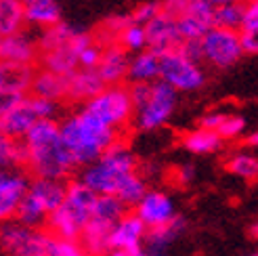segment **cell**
Returning <instances> with one entry per match:
<instances>
[{
	"label": "cell",
	"mask_w": 258,
	"mask_h": 256,
	"mask_svg": "<svg viewBox=\"0 0 258 256\" xmlns=\"http://www.w3.org/2000/svg\"><path fill=\"white\" fill-rule=\"evenodd\" d=\"M38 57H40L38 40L28 30L5 36L0 40V61L21 63V66H38Z\"/></svg>",
	"instance_id": "15"
},
{
	"label": "cell",
	"mask_w": 258,
	"mask_h": 256,
	"mask_svg": "<svg viewBox=\"0 0 258 256\" xmlns=\"http://www.w3.org/2000/svg\"><path fill=\"white\" fill-rule=\"evenodd\" d=\"M180 143H183V147L189 153H193V156H210V153H218L223 149L225 141L216 133L198 126V128H193V131H187Z\"/></svg>",
	"instance_id": "26"
},
{
	"label": "cell",
	"mask_w": 258,
	"mask_h": 256,
	"mask_svg": "<svg viewBox=\"0 0 258 256\" xmlns=\"http://www.w3.org/2000/svg\"><path fill=\"white\" fill-rule=\"evenodd\" d=\"M63 145L68 147L74 164L78 168L93 164L111 143L120 139V133L97 120L86 109L74 111L59 122Z\"/></svg>",
	"instance_id": "2"
},
{
	"label": "cell",
	"mask_w": 258,
	"mask_h": 256,
	"mask_svg": "<svg viewBox=\"0 0 258 256\" xmlns=\"http://www.w3.org/2000/svg\"><path fill=\"white\" fill-rule=\"evenodd\" d=\"M28 101H30V105H32L38 120H55L57 118L61 103H53V101H46V99H40V97H32V95H28Z\"/></svg>",
	"instance_id": "37"
},
{
	"label": "cell",
	"mask_w": 258,
	"mask_h": 256,
	"mask_svg": "<svg viewBox=\"0 0 258 256\" xmlns=\"http://www.w3.org/2000/svg\"><path fill=\"white\" fill-rule=\"evenodd\" d=\"M176 183L178 185H191L193 181H196V166L193 164H183L176 168Z\"/></svg>",
	"instance_id": "45"
},
{
	"label": "cell",
	"mask_w": 258,
	"mask_h": 256,
	"mask_svg": "<svg viewBox=\"0 0 258 256\" xmlns=\"http://www.w3.org/2000/svg\"><path fill=\"white\" fill-rule=\"evenodd\" d=\"M25 30L23 0H0V38Z\"/></svg>",
	"instance_id": "27"
},
{
	"label": "cell",
	"mask_w": 258,
	"mask_h": 256,
	"mask_svg": "<svg viewBox=\"0 0 258 256\" xmlns=\"http://www.w3.org/2000/svg\"><path fill=\"white\" fill-rule=\"evenodd\" d=\"M34 74H36V66H21V63L0 61V88L25 97L30 93Z\"/></svg>",
	"instance_id": "24"
},
{
	"label": "cell",
	"mask_w": 258,
	"mask_h": 256,
	"mask_svg": "<svg viewBox=\"0 0 258 256\" xmlns=\"http://www.w3.org/2000/svg\"><path fill=\"white\" fill-rule=\"evenodd\" d=\"M227 170L237 176L243 178V181H256L258 176V158L256 153L250 149H241V151H233L227 158Z\"/></svg>",
	"instance_id": "28"
},
{
	"label": "cell",
	"mask_w": 258,
	"mask_h": 256,
	"mask_svg": "<svg viewBox=\"0 0 258 256\" xmlns=\"http://www.w3.org/2000/svg\"><path fill=\"white\" fill-rule=\"evenodd\" d=\"M126 88H128V97H131V103H133L135 111L139 107H143L145 101L151 95V84H126Z\"/></svg>",
	"instance_id": "40"
},
{
	"label": "cell",
	"mask_w": 258,
	"mask_h": 256,
	"mask_svg": "<svg viewBox=\"0 0 258 256\" xmlns=\"http://www.w3.org/2000/svg\"><path fill=\"white\" fill-rule=\"evenodd\" d=\"M248 131V122L241 113H225V118L221 122V126L216 128V135L221 137L223 141H235L241 139Z\"/></svg>",
	"instance_id": "32"
},
{
	"label": "cell",
	"mask_w": 258,
	"mask_h": 256,
	"mask_svg": "<svg viewBox=\"0 0 258 256\" xmlns=\"http://www.w3.org/2000/svg\"><path fill=\"white\" fill-rule=\"evenodd\" d=\"M147 178L141 174V172H135L128 181L118 189V194H115V198H118L122 204H124V208H135L137 204L141 202V198H143L147 194Z\"/></svg>",
	"instance_id": "29"
},
{
	"label": "cell",
	"mask_w": 258,
	"mask_h": 256,
	"mask_svg": "<svg viewBox=\"0 0 258 256\" xmlns=\"http://www.w3.org/2000/svg\"><path fill=\"white\" fill-rule=\"evenodd\" d=\"M55 237L46 229H30L17 221L0 225V252L5 256H50Z\"/></svg>",
	"instance_id": "6"
},
{
	"label": "cell",
	"mask_w": 258,
	"mask_h": 256,
	"mask_svg": "<svg viewBox=\"0 0 258 256\" xmlns=\"http://www.w3.org/2000/svg\"><path fill=\"white\" fill-rule=\"evenodd\" d=\"M160 78V55L151 50H141L128 59L126 80L131 84H153Z\"/></svg>",
	"instance_id": "22"
},
{
	"label": "cell",
	"mask_w": 258,
	"mask_h": 256,
	"mask_svg": "<svg viewBox=\"0 0 258 256\" xmlns=\"http://www.w3.org/2000/svg\"><path fill=\"white\" fill-rule=\"evenodd\" d=\"M21 101H23V95H17V93H11V91L0 88V118H5L13 107H17L21 103Z\"/></svg>",
	"instance_id": "41"
},
{
	"label": "cell",
	"mask_w": 258,
	"mask_h": 256,
	"mask_svg": "<svg viewBox=\"0 0 258 256\" xmlns=\"http://www.w3.org/2000/svg\"><path fill=\"white\" fill-rule=\"evenodd\" d=\"M109 256H145L143 248H135V250H111Z\"/></svg>",
	"instance_id": "47"
},
{
	"label": "cell",
	"mask_w": 258,
	"mask_h": 256,
	"mask_svg": "<svg viewBox=\"0 0 258 256\" xmlns=\"http://www.w3.org/2000/svg\"><path fill=\"white\" fill-rule=\"evenodd\" d=\"M164 84H168L174 93L178 91H200L206 84V74L200 68V63L187 59L180 50H168L160 55V78Z\"/></svg>",
	"instance_id": "8"
},
{
	"label": "cell",
	"mask_w": 258,
	"mask_h": 256,
	"mask_svg": "<svg viewBox=\"0 0 258 256\" xmlns=\"http://www.w3.org/2000/svg\"><path fill=\"white\" fill-rule=\"evenodd\" d=\"M162 9L158 3H141L137 5L131 13H128V19H131V23L135 25H141V28H145V25L158 15Z\"/></svg>",
	"instance_id": "36"
},
{
	"label": "cell",
	"mask_w": 258,
	"mask_h": 256,
	"mask_svg": "<svg viewBox=\"0 0 258 256\" xmlns=\"http://www.w3.org/2000/svg\"><path fill=\"white\" fill-rule=\"evenodd\" d=\"M82 109L93 113L97 120H101L103 124H107L109 128H113V131H118V133L122 128H126L128 124H133V116H135L126 84L105 86L93 101H88Z\"/></svg>",
	"instance_id": "7"
},
{
	"label": "cell",
	"mask_w": 258,
	"mask_h": 256,
	"mask_svg": "<svg viewBox=\"0 0 258 256\" xmlns=\"http://www.w3.org/2000/svg\"><path fill=\"white\" fill-rule=\"evenodd\" d=\"M187 221L185 216H176L172 223L160 229H149L143 239V252L145 256H170L174 244L185 235Z\"/></svg>",
	"instance_id": "16"
},
{
	"label": "cell",
	"mask_w": 258,
	"mask_h": 256,
	"mask_svg": "<svg viewBox=\"0 0 258 256\" xmlns=\"http://www.w3.org/2000/svg\"><path fill=\"white\" fill-rule=\"evenodd\" d=\"M212 9H221V7H231V5H239L243 0H208Z\"/></svg>",
	"instance_id": "48"
},
{
	"label": "cell",
	"mask_w": 258,
	"mask_h": 256,
	"mask_svg": "<svg viewBox=\"0 0 258 256\" xmlns=\"http://www.w3.org/2000/svg\"><path fill=\"white\" fill-rule=\"evenodd\" d=\"M68 181H50V178H32L28 194L23 196L15 219L19 225L30 229H42L50 212H55L66 198Z\"/></svg>",
	"instance_id": "5"
},
{
	"label": "cell",
	"mask_w": 258,
	"mask_h": 256,
	"mask_svg": "<svg viewBox=\"0 0 258 256\" xmlns=\"http://www.w3.org/2000/svg\"><path fill=\"white\" fill-rule=\"evenodd\" d=\"M124 53L128 55H137L141 50L147 48V38H145V28H141V25H135V23H128L126 28L120 32L118 40H115Z\"/></svg>",
	"instance_id": "31"
},
{
	"label": "cell",
	"mask_w": 258,
	"mask_h": 256,
	"mask_svg": "<svg viewBox=\"0 0 258 256\" xmlns=\"http://www.w3.org/2000/svg\"><path fill=\"white\" fill-rule=\"evenodd\" d=\"M256 143H258V135L256 133H252V135L246 137V145L248 147H256Z\"/></svg>",
	"instance_id": "49"
},
{
	"label": "cell",
	"mask_w": 258,
	"mask_h": 256,
	"mask_svg": "<svg viewBox=\"0 0 258 256\" xmlns=\"http://www.w3.org/2000/svg\"><path fill=\"white\" fill-rule=\"evenodd\" d=\"M202 59L214 68H231L243 57L239 48V32L225 28H210L200 38Z\"/></svg>",
	"instance_id": "10"
},
{
	"label": "cell",
	"mask_w": 258,
	"mask_h": 256,
	"mask_svg": "<svg viewBox=\"0 0 258 256\" xmlns=\"http://www.w3.org/2000/svg\"><path fill=\"white\" fill-rule=\"evenodd\" d=\"M21 143L25 149L23 170L34 178L68 181L78 168L61 141L57 120H38Z\"/></svg>",
	"instance_id": "1"
},
{
	"label": "cell",
	"mask_w": 258,
	"mask_h": 256,
	"mask_svg": "<svg viewBox=\"0 0 258 256\" xmlns=\"http://www.w3.org/2000/svg\"><path fill=\"white\" fill-rule=\"evenodd\" d=\"M101 53H103V46L97 44L95 40L88 46H84L78 53V70H97L101 61Z\"/></svg>",
	"instance_id": "38"
},
{
	"label": "cell",
	"mask_w": 258,
	"mask_h": 256,
	"mask_svg": "<svg viewBox=\"0 0 258 256\" xmlns=\"http://www.w3.org/2000/svg\"><path fill=\"white\" fill-rule=\"evenodd\" d=\"M189 3H191V0H164V3L160 5V9L166 13V15L178 19V17H183L187 13Z\"/></svg>",
	"instance_id": "42"
},
{
	"label": "cell",
	"mask_w": 258,
	"mask_h": 256,
	"mask_svg": "<svg viewBox=\"0 0 258 256\" xmlns=\"http://www.w3.org/2000/svg\"><path fill=\"white\" fill-rule=\"evenodd\" d=\"M176 28H178V34H180V38H183V42H185V40H200V38L210 30V23H206L204 19L193 17V15H189V13H185L183 17L176 19Z\"/></svg>",
	"instance_id": "34"
},
{
	"label": "cell",
	"mask_w": 258,
	"mask_h": 256,
	"mask_svg": "<svg viewBox=\"0 0 258 256\" xmlns=\"http://www.w3.org/2000/svg\"><path fill=\"white\" fill-rule=\"evenodd\" d=\"M147 229L133 212H126L122 219L113 225L109 235V252L111 250H135L143 248Z\"/></svg>",
	"instance_id": "18"
},
{
	"label": "cell",
	"mask_w": 258,
	"mask_h": 256,
	"mask_svg": "<svg viewBox=\"0 0 258 256\" xmlns=\"http://www.w3.org/2000/svg\"><path fill=\"white\" fill-rule=\"evenodd\" d=\"M25 149L21 141H13L0 135V170L5 168H23Z\"/></svg>",
	"instance_id": "30"
},
{
	"label": "cell",
	"mask_w": 258,
	"mask_h": 256,
	"mask_svg": "<svg viewBox=\"0 0 258 256\" xmlns=\"http://www.w3.org/2000/svg\"><path fill=\"white\" fill-rule=\"evenodd\" d=\"M128 59L131 55L124 53L118 44H107L103 46L101 61L97 66V76L103 80L105 86H120L126 82V74H128Z\"/></svg>",
	"instance_id": "17"
},
{
	"label": "cell",
	"mask_w": 258,
	"mask_h": 256,
	"mask_svg": "<svg viewBox=\"0 0 258 256\" xmlns=\"http://www.w3.org/2000/svg\"><path fill=\"white\" fill-rule=\"evenodd\" d=\"M32 176L23 168L0 170V225L15 219L23 196L28 194Z\"/></svg>",
	"instance_id": "12"
},
{
	"label": "cell",
	"mask_w": 258,
	"mask_h": 256,
	"mask_svg": "<svg viewBox=\"0 0 258 256\" xmlns=\"http://www.w3.org/2000/svg\"><path fill=\"white\" fill-rule=\"evenodd\" d=\"M133 214L145 225L147 231L149 229L166 227L178 216L172 196H168L162 189H147V194L133 208Z\"/></svg>",
	"instance_id": "11"
},
{
	"label": "cell",
	"mask_w": 258,
	"mask_h": 256,
	"mask_svg": "<svg viewBox=\"0 0 258 256\" xmlns=\"http://www.w3.org/2000/svg\"><path fill=\"white\" fill-rule=\"evenodd\" d=\"M239 48H241V55H256L258 53V36L239 34Z\"/></svg>",
	"instance_id": "46"
},
{
	"label": "cell",
	"mask_w": 258,
	"mask_h": 256,
	"mask_svg": "<svg viewBox=\"0 0 258 256\" xmlns=\"http://www.w3.org/2000/svg\"><path fill=\"white\" fill-rule=\"evenodd\" d=\"M225 113H227V111H223V109L206 111L204 116L200 118V126H202V128H206V131L216 133V128L221 126V122H223V118H225Z\"/></svg>",
	"instance_id": "43"
},
{
	"label": "cell",
	"mask_w": 258,
	"mask_h": 256,
	"mask_svg": "<svg viewBox=\"0 0 258 256\" xmlns=\"http://www.w3.org/2000/svg\"><path fill=\"white\" fill-rule=\"evenodd\" d=\"M36 122L38 118L28 101V95H25L17 107H13L5 118H0V135H5L13 141H23V137L28 135V131Z\"/></svg>",
	"instance_id": "19"
},
{
	"label": "cell",
	"mask_w": 258,
	"mask_h": 256,
	"mask_svg": "<svg viewBox=\"0 0 258 256\" xmlns=\"http://www.w3.org/2000/svg\"><path fill=\"white\" fill-rule=\"evenodd\" d=\"M248 256H258V254H256V252H250V254H248Z\"/></svg>",
	"instance_id": "50"
},
{
	"label": "cell",
	"mask_w": 258,
	"mask_h": 256,
	"mask_svg": "<svg viewBox=\"0 0 258 256\" xmlns=\"http://www.w3.org/2000/svg\"><path fill=\"white\" fill-rule=\"evenodd\" d=\"M241 11H243V3H239V5H231V7L214 9V11H212V28L239 30Z\"/></svg>",
	"instance_id": "33"
},
{
	"label": "cell",
	"mask_w": 258,
	"mask_h": 256,
	"mask_svg": "<svg viewBox=\"0 0 258 256\" xmlns=\"http://www.w3.org/2000/svg\"><path fill=\"white\" fill-rule=\"evenodd\" d=\"M50 256H88V254L84 252V248L78 244V241H66V239H57L55 237Z\"/></svg>",
	"instance_id": "39"
},
{
	"label": "cell",
	"mask_w": 258,
	"mask_h": 256,
	"mask_svg": "<svg viewBox=\"0 0 258 256\" xmlns=\"http://www.w3.org/2000/svg\"><path fill=\"white\" fill-rule=\"evenodd\" d=\"M84 28H78L74 23H68V21H59L55 25H50L46 30H40V34L36 36L38 40V50L40 53H46V50H55V48H61V46H68L74 42V38L78 36Z\"/></svg>",
	"instance_id": "25"
},
{
	"label": "cell",
	"mask_w": 258,
	"mask_h": 256,
	"mask_svg": "<svg viewBox=\"0 0 258 256\" xmlns=\"http://www.w3.org/2000/svg\"><path fill=\"white\" fill-rule=\"evenodd\" d=\"M97 196L90 191L84 183L76 181L66 183V198L63 204L48 214L46 219V231L57 237V239H66V241H78L84 225L90 219Z\"/></svg>",
	"instance_id": "4"
},
{
	"label": "cell",
	"mask_w": 258,
	"mask_h": 256,
	"mask_svg": "<svg viewBox=\"0 0 258 256\" xmlns=\"http://www.w3.org/2000/svg\"><path fill=\"white\" fill-rule=\"evenodd\" d=\"M28 95L53 101V103H61L68 97V78L53 72H46L42 68H36Z\"/></svg>",
	"instance_id": "20"
},
{
	"label": "cell",
	"mask_w": 258,
	"mask_h": 256,
	"mask_svg": "<svg viewBox=\"0 0 258 256\" xmlns=\"http://www.w3.org/2000/svg\"><path fill=\"white\" fill-rule=\"evenodd\" d=\"M105 84L103 80L97 76L95 70H76L72 76H68V97L70 101L74 103H88V101H93Z\"/></svg>",
	"instance_id": "21"
},
{
	"label": "cell",
	"mask_w": 258,
	"mask_h": 256,
	"mask_svg": "<svg viewBox=\"0 0 258 256\" xmlns=\"http://www.w3.org/2000/svg\"><path fill=\"white\" fill-rule=\"evenodd\" d=\"M25 25L46 30L61 21V7L57 0H23Z\"/></svg>",
	"instance_id": "23"
},
{
	"label": "cell",
	"mask_w": 258,
	"mask_h": 256,
	"mask_svg": "<svg viewBox=\"0 0 258 256\" xmlns=\"http://www.w3.org/2000/svg\"><path fill=\"white\" fill-rule=\"evenodd\" d=\"M0 40H3V38H0Z\"/></svg>",
	"instance_id": "51"
},
{
	"label": "cell",
	"mask_w": 258,
	"mask_h": 256,
	"mask_svg": "<svg viewBox=\"0 0 258 256\" xmlns=\"http://www.w3.org/2000/svg\"><path fill=\"white\" fill-rule=\"evenodd\" d=\"M176 109V93L162 80L151 84V95L143 107H139L133 116V122L139 131H158L166 126Z\"/></svg>",
	"instance_id": "9"
},
{
	"label": "cell",
	"mask_w": 258,
	"mask_h": 256,
	"mask_svg": "<svg viewBox=\"0 0 258 256\" xmlns=\"http://www.w3.org/2000/svg\"><path fill=\"white\" fill-rule=\"evenodd\" d=\"M145 38H147V50H151V53H156V55L176 50L183 44V38H180L178 28H176V19L166 15L164 11H160L158 15L145 25Z\"/></svg>",
	"instance_id": "14"
},
{
	"label": "cell",
	"mask_w": 258,
	"mask_h": 256,
	"mask_svg": "<svg viewBox=\"0 0 258 256\" xmlns=\"http://www.w3.org/2000/svg\"><path fill=\"white\" fill-rule=\"evenodd\" d=\"M135 172H139V160L131 145L120 137L115 143H111L105 151L82 168V174L78 181L84 183L95 196H113L118 189L131 178Z\"/></svg>",
	"instance_id": "3"
},
{
	"label": "cell",
	"mask_w": 258,
	"mask_h": 256,
	"mask_svg": "<svg viewBox=\"0 0 258 256\" xmlns=\"http://www.w3.org/2000/svg\"><path fill=\"white\" fill-rule=\"evenodd\" d=\"M178 50L183 53L187 59L200 63L202 61V50H200V40H185L183 44L178 46Z\"/></svg>",
	"instance_id": "44"
},
{
	"label": "cell",
	"mask_w": 258,
	"mask_h": 256,
	"mask_svg": "<svg viewBox=\"0 0 258 256\" xmlns=\"http://www.w3.org/2000/svg\"><path fill=\"white\" fill-rule=\"evenodd\" d=\"M237 32L258 36V0H243V11Z\"/></svg>",
	"instance_id": "35"
},
{
	"label": "cell",
	"mask_w": 258,
	"mask_h": 256,
	"mask_svg": "<svg viewBox=\"0 0 258 256\" xmlns=\"http://www.w3.org/2000/svg\"><path fill=\"white\" fill-rule=\"evenodd\" d=\"M93 42V34L82 30L78 36L74 38V42L68 46H61L55 50H46V53H40L38 57V66L36 68H42L46 72H53L59 76H72L76 70H78V53Z\"/></svg>",
	"instance_id": "13"
}]
</instances>
